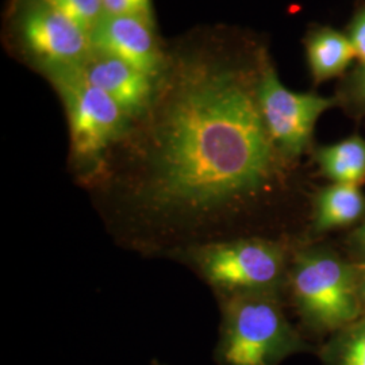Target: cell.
Listing matches in <instances>:
<instances>
[{"label":"cell","instance_id":"6da1fadb","mask_svg":"<svg viewBox=\"0 0 365 365\" xmlns=\"http://www.w3.org/2000/svg\"><path fill=\"white\" fill-rule=\"evenodd\" d=\"M185 75L160 115L137 196L157 217L209 221L260 192L276 148L240 75L211 66Z\"/></svg>","mask_w":365,"mask_h":365},{"label":"cell","instance_id":"7a4b0ae2","mask_svg":"<svg viewBox=\"0 0 365 365\" xmlns=\"http://www.w3.org/2000/svg\"><path fill=\"white\" fill-rule=\"evenodd\" d=\"M360 277V264L348 262L330 249L298 252L288 283L304 327L318 336H331L360 319L364 314Z\"/></svg>","mask_w":365,"mask_h":365},{"label":"cell","instance_id":"3957f363","mask_svg":"<svg viewBox=\"0 0 365 365\" xmlns=\"http://www.w3.org/2000/svg\"><path fill=\"white\" fill-rule=\"evenodd\" d=\"M218 365H280L313 346L289 324L277 295L255 294L222 298Z\"/></svg>","mask_w":365,"mask_h":365},{"label":"cell","instance_id":"277c9868","mask_svg":"<svg viewBox=\"0 0 365 365\" xmlns=\"http://www.w3.org/2000/svg\"><path fill=\"white\" fill-rule=\"evenodd\" d=\"M200 276L222 298L277 295L287 277L286 249L265 238L210 242L188 252Z\"/></svg>","mask_w":365,"mask_h":365},{"label":"cell","instance_id":"5b68a950","mask_svg":"<svg viewBox=\"0 0 365 365\" xmlns=\"http://www.w3.org/2000/svg\"><path fill=\"white\" fill-rule=\"evenodd\" d=\"M58 92L69 123L72 158L81 170H95L131 119L117 102L86 78L81 66L45 71Z\"/></svg>","mask_w":365,"mask_h":365},{"label":"cell","instance_id":"8992f818","mask_svg":"<svg viewBox=\"0 0 365 365\" xmlns=\"http://www.w3.org/2000/svg\"><path fill=\"white\" fill-rule=\"evenodd\" d=\"M265 128L274 148L286 157L297 158L310 143L314 126L334 101L314 93L287 90L272 68H267L256 88Z\"/></svg>","mask_w":365,"mask_h":365},{"label":"cell","instance_id":"52a82bcc","mask_svg":"<svg viewBox=\"0 0 365 365\" xmlns=\"http://www.w3.org/2000/svg\"><path fill=\"white\" fill-rule=\"evenodd\" d=\"M18 29L27 52L43 71L83 66L93 54L90 34L41 0L24 10Z\"/></svg>","mask_w":365,"mask_h":365},{"label":"cell","instance_id":"ba28073f","mask_svg":"<svg viewBox=\"0 0 365 365\" xmlns=\"http://www.w3.org/2000/svg\"><path fill=\"white\" fill-rule=\"evenodd\" d=\"M155 25L143 18L105 15L91 33L93 52L115 57L152 78L163 66Z\"/></svg>","mask_w":365,"mask_h":365},{"label":"cell","instance_id":"9c48e42d","mask_svg":"<svg viewBox=\"0 0 365 365\" xmlns=\"http://www.w3.org/2000/svg\"><path fill=\"white\" fill-rule=\"evenodd\" d=\"M93 86L113 98L133 118L141 117L153 99V78L115 57L93 52L81 66Z\"/></svg>","mask_w":365,"mask_h":365},{"label":"cell","instance_id":"30bf717a","mask_svg":"<svg viewBox=\"0 0 365 365\" xmlns=\"http://www.w3.org/2000/svg\"><path fill=\"white\" fill-rule=\"evenodd\" d=\"M365 214V195L360 187L331 182L314 199V230L325 233L349 226Z\"/></svg>","mask_w":365,"mask_h":365},{"label":"cell","instance_id":"8fae6325","mask_svg":"<svg viewBox=\"0 0 365 365\" xmlns=\"http://www.w3.org/2000/svg\"><path fill=\"white\" fill-rule=\"evenodd\" d=\"M317 163L331 182L360 187L365 182V140L352 135L318 149Z\"/></svg>","mask_w":365,"mask_h":365},{"label":"cell","instance_id":"7c38bea8","mask_svg":"<svg viewBox=\"0 0 365 365\" xmlns=\"http://www.w3.org/2000/svg\"><path fill=\"white\" fill-rule=\"evenodd\" d=\"M309 64L317 81H325L341 73L356 57L349 37L331 29H322L307 42Z\"/></svg>","mask_w":365,"mask_h":365},{"label":"cell","instance_id":"4fadbf2b","mask_svg":"<svg viewBox=\"0 0 365 365\" xmlns=\"http://www.w3.org/2000/svg\"><path fill=\"white\" fill-rule=\"evenodd\" d=\"M319 356L324 365H365V314L331 334Z\"/></svg>","mask_w":365,"mask_h":365},{"label":"cell","instance_id":"5bb4252c","mask_svg":"<svg viewBox=\"0 0 365 365\" xmlns=\"http://www.w3.org/2000/svg\"><path fill=\"white\" fill-rule=\"evenodd\" d=\"M53 10L64 15L87 34L93 31L105 16L103 0H41Z\"/></svg>","mask_w":365,"mask_h":365},{"label":"cell","instance_id":"9a60e30c","mask_svg":"<svg viewBox=\"0 0 365 365\" xmlns=\"http://www.w3.org/2000/svg\"><path fill=\"white\" fill-rule=\"evenodd\" d=\"M106 15L137 16L153 24L150 0H103Z\"/></svg>","mask_w":365,"mask_h":365},{"label":"cell","instance_id":"2e32d148","mask_svg":"<svg viewBox=\"0 0 365 365\" xmlns=\"http://www.w3.org/2000/svg\"><path fill=\"white\" fill-rule=\"evenodd\" d=\"M349 39L352 42L356 57L365 66V9L356 16L351 29Z\"/></svg>","mask_w":365,"mask_h":365},{"label":"cell","instance_id":"e0dca14e","mask_svg":"<svg viewBox=\"0 0 365 365\" xmlns=\"http://www.w3.org/2000/svg\"><path fill=\"white\" fill-rule=\"evenodd\" d=\"M351 242L353 244L354 250L365 259V221L363 222V225L353 233Z\"/></svg>","mask_w":365,"mask_h":365},{"label":"cell","instance_id":"ac0fdd59","mask_svg":"<svg viewBox=\"0 0 365 365\" xmlns=\"http://www.w3.org/2000/svg\"><path fill=\"white\" fill-rule=\"evenodd\" d=\"M354 98L365 106V66L359 72L354 81Z\"/></svg>","mask_w":365,"mask_h":365},{"label":"cell","instance_id":"d6986e66","mask_svg":"<svg viewBox=\"0 0 365 365\" xmlns=\"http://www.w3.org/2000/svg\"><path fill=\"white\" fill-rule=\"evenodd\" d=\"M361 265V277H360V298H361V304L365 314V262L360 264ZM363 314V315H364Z\"/></svg>","mask_w":365,"mask_h":365},{"label":"cell","instance_id":"ffe728a7","mask_svg":"<svg viewBox=\"0 0 365 365\" xmlns=\"http://www.w3.org/2000/svg\"><path fill=\"white\" fill-rule=\"evenodd\" d=\"M152 364H153V365H163V364H160V363H157L156 360H155V361H153V363H152Z\"/></svg>","mask_w":365,"mask_h":365}]
</instances>
